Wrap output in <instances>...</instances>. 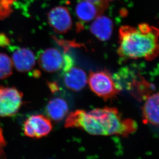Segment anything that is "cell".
Masks as SVG:
<instances>
[{
    "instance_id": "16",
    "label": "cell",
    "mask_w": 159,
    "mask_h": 159,
    "mask_svg": "<svg viewBox=\"0 0 159 159\" xmlns=\"http://www.w3.org/2000/svg\"><path fill=\"white\" fill-rule=\"evenodd\" d=\"M9 39L4 34H0V46H6L9 45Z\"/></svg>"
},
{
    "instance_id": "12",
    "label": "cell",
    "mask_w": 159,
    "mask_h": 159,
    "mask_svg": "<svg viewBox=\"0 0 159 159\" xmlns=\"http://www.w3.org/2000/svg\"><path fill=\"white\" fill-rule=\"evenodd\" d=\"M68 111L67 103L62 98H53L46 106L47 115L49 118L57 122L62 120L66 116Z\"/></svg>"
},
{
    "instance_id": "13",
    "label": "cell",
    "mask_w": 159,
    "mask_h": 159,
    "mask_svg": "<svg viewBox=\"0 0 159 159\" xmlns=\"http://www.w3.org/2000/svg\"><path fill=\"white\" fill-rule=\"evenodd\" d=\"M102 12L96 5L84 0L80 1L75 7L77 17L83 22L91 21L98 16L101 15Z\"/></svg>"
},
{
    "instance_id": "10",
    "label": "cell",
    "mask_w": 159,
    "mask_h": 159,
    "mask_svg": "<svg viewBox=\"0 0 159 159\" xmlns=\"http://www.w3.org/2000/svg\"><path fill=\"white\" fill-rule=\"evenodd\" d=\"M113 29V23L109 17L98 16L90 26L92 34L101 41H107L110 39Z\"/></svg>"
},
{
    "instance_id": "17",
    "label": "cell",
    "mask_w": 159,
    "mask_h": 159,
    "mask_svg": "<svg viewBox=\"0 0 159 159\" xmlns=\"http://www.w3.org/2000/svg\"><path fill=\"white\" fill-rule=\"evenodd\" d=\"M106 1H113V0H105Z\"/></svg>"
},
{
    "instance_id": "2",
    "label": "cell",
    "mask_w": 159,
    "mask_h": 159,
    "mask_svg": "<svg viewBox=\"0 0 159 159\" xmlns=\"http://www.w3.org/2000/svg\"><path fill=\"white\" fill-rule=\"evenodd\" d=\"M119 43L117 53L121 58L152 61L159 55V30L145 23L124 25L119 29Z\"/></svg>"
},
{
    "instance_id": "7",
    "label": "cell",
    "mask_w": 159,
    "mask_h": 159,
    "mask_svg": "<svg viewBox=\"0 0 159 159\" xmlns=\"http://www.w3.org/2000/svg\"><path fill=\"white\" fill-rule=\"evenodd\" d=\"M38 61L41 69L48 72L62 70L64 65V55L57 49L50 48L39 53Z\"/></svg>"
},
{
    "instance_id": "14",
    "label": "cell",
    "mask_w": 159,
    "mask_h": 159,
    "mask_svg": "<svg viewBox=\"0 0 159 159\" xmlns=\"http://www.w3.org/2000/svg\"><path fill=\"white\" fill-rule=\"evenodd\" d=\"M13 67L12 60L6 54L0 53V80L11 75Z\"/></svg>"
},
{
    "instance_id": "1",
    "label": "cell",
    "mask_w": 159,
    "mask_h": 159,
    "mask_svg": "<svg viewBox=\"0 0 159 159\" xmlns=\"http://www.w3.org/2000/svg\"><path fill=\"white\" fill-rule=\"evenodd\" d=\"M65 127L78 128L93 135L126 136L137 128L136 122L122 119L114 107L97 108L90 111L77 110L71 112L66 118Z\"/></svg>"
},
{
    "instance_id": "5",
    "label": "cell",
    "mask_w": 159,
    "mask_h": 159,
    "mask_svg": "<svg viewBox=\"0 0 159 159\" xmlns=\"http://www.w3.org/2000/svg\"><path fill=\"white\" fill-rule=\"evenodd\" d=\"M53 129L50 119L43 115L30 116L23 125L25 135L29 138L39 139L49 134Z\"/></svg>"
},
{
    "instance_id": "3",
    "label": "cell",
    "mask_w": 159,
    "mask_h": 159,
    "mask_svg": "<svg viewBox=\"0 0 159 159\" xmlns=\"http://www.w3.org/2000/svg\"><path fill=\"white\" fill-rule=\"evenodd\" d=\"M87 82L92 92L106 100L115 97L120 92L113 77L107 71H91Z\"/></svg>"
},
{
    "instance_id": "9",
    "label": "cell",
    "mask_w": 159,
    "mask_h": 159,
    "mask_svg": "<svg viewBox=\"0 0 159 159\" xmlns=\"http://www.w3.org/2000/svg\"><path fill=\"white\" fill-rule=\"evenodd\" d=\"M63 75L65 85L72 91L82 90L87 83V75L80 68L73 66Z\"/></svg>"
},
{
    "instance_id": "8",
    "label": "cell",
    "mask_w": 159,
    "mask_h": 159,
    "mask_svg": "<svg viewBox=\"0 0 159 159\" xmlns=\"http://www.w3.org/2000/svg\"><path fill=\"white\" fill-rule=\"evenodd\" d=\"M11 60L14 67L19 72H30L35 66L36 57L34 53L25 48L16 49L12 53Z\"/></svg>"
},
{
    "instance_id": "4",
    "label": "cell",
    "mask_w": 159,
    "mask_h": 159,
    "mask_svg": "<svg viewBox=\"0 0 159 159\" xmlns=\"http://www.w3.org/2000/svg\"><path fill=\"white\" fill-rule=\"evenodd\" d=\"M22 93L15 87L0 86V116L16 114L22 104Z\"/></svg>"
},
{
    "instance_id": "15",
    "label": "cell",
    "mask_w": 159,
    "mask_h": 159,
    "mask_svg": "<svg viewBox=\"0 0 159 159\" xmlns=\"http://www.w3.org/2000/svg\"><path fill=\"white\" fill-rule=\"evenodd\" d=\"M93 4L99 8L103 12L107 8L108 3L105 0H84Z\"/></svg>"
},
{
    "instance_id": "11",
    "label": "cell",
    "mask_w": 159,
    "mask_h": 159,
    "mask_svg": "<svg viewBox=\"0 0 159 159\" xmlns=\"http://www.w3.org/2000/svg\"><path fill=\"white\" fill-rule=\"evenodd\" d=\"M142 111L145 124L159 126V92L146 98Z\"/></svg>"
},
{
    "instance_id": "6",
    "label": "cell",
    "mask_w": 159,
    "mask_h": 159,
    "mask_svg": "<svg viewBox=\"0 0 159 159\" xmlns=\"http://www.w3.org/2000/svg\"><path fill=\"white\" fill-rule=\"evenodd\" d=\"M48 21L51 27L57 33L64 34L72 27V21L67 8L57 6L48 14Z\"/></svg>"
}]
</instances>
